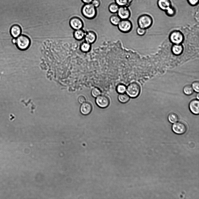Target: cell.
Masks as SVG:
<instances>
[{
    "label": "cell",
    "instance_id": "52a82bcc",
    "mask_svg": "<svg viewBox=\"0 0 199 199\" xmlns=\"http://www.w3.org/2000/svg\"><path fill=\"white\" fill-rule=\"evenodd\" d=\"M172 128L175 133L178 135L184 134L187 130L186 125L182 121L177 122L173 124Z\"/></svg>",
    "mask_w": 199,
    "mask_h": 199
},
{
    "label": "cell",
    "instance_id": "ffe728a7",
    "mask_svg": "<svg viewBox=\"0 0 199 199\" xmlns=\"http://www.w3.org/2000/svg\"><path fill=\"white\" fill-rule=\"evenodd\" d=\"M169 121L172 123H175L178 121L179 119L178 115L175 112L170 113L168 116Z\"/></svg>",
    "mask_w": 199,
    "mask_h": 199
},
{
    "label": "cell",
    "instance_id": "4316f807",
    "mask_svg": "<svg viewBox=\"0 0 199 199\" xmlns=\"http://www.w3.org/2000/svg\"><path fill=\"white\" fill-rule=\"evenodd\" d=\"M91 94L93 97L96 98L101 95V91L98 88L95 87L92 90Z\"/></svg>",
    "mask_w": 199,
    "mask_h": 199
},
{
    "label": "cell",
    "instance_id": "603a6c76",
    "mask_svg": "<svg viewBox=\"0 0 199 199\" xmlns=\"http://www.w3.org/2000/svg\"><path fill=\"white\" fill-rule=\"evenodd\" d=\"M183 91L186 95H190L193 93L194 90L191 85L188 84L184 87Z\"/></svg>",
    "mask_w": 199,
    "mask_h": 199
},
{
    "label": "cell",
    "instance_id": "e0dca14e",
    "mask_svg": "<svg viewBox=\"0 0 199 199\" xmlns=\"http://www.w3.org/2000/svg\"><path fill=\"white\" fill-rule=\"evenodd\" d=\"M86 32L82 29L75 30L73 33V36L75 39L80 41L84 39Z\"/></svg>",
    "mask_w": 199,
    "mask_h": 199
},
{
    "label": "cell",
    "instance_id": "f1b7e54d",
    "mask_svg": "<svg viewBox=\"0 0 199 199\" xmlns=\"http://www.w3.org/2000/svg\"><path fill=\"white\" fill-rule=\"evenodd\" d=\"M199 82L198 81H196L193 82L192 87L193 90L196 92L199 91Z\"/></svg>",
    "mask_w": 199,
    "mask_h": 199
},
{
    "label": "cell",
    "instance_id": "30bf717a",
    "mask_svg": "<svg viewBox=\"0 0 199 199\" xmlns=\"http://www.w3.org/2000/svg\"><path fill=\"white\" fill-rule=\"evenodd\" d=\"M95 102L97 105L102 108L107 107L110 104V101L108 98L103 95H100L97 97Z\"/></svg>",
    "mask_w": 199,
    "mask_h": 199
},
{
    "label": "cell",
    "instance_id": "6da1fadb",
    "mask_svg": "<svg viewBox=\"0 0 199 199\" xmlns=\"http://www.w3.org/2000/svg\"><path fill=\"white\" fill-rule=\"evenodd\" d=\"M31 44L30 38L27 36L21 34L15 38V44L17 48L21 51H24L27 49Z\"/></svg>",
    "mask_w": 199,
    "mask_h": 199
},
{
    "label": "cell",
    "instance_id": "83f0119b",
    "mask_svg": "<svg viewBox=\"0 0 199 199\" xmlns=\"http://www.w3.org/2000/svg\"><path fill=\"white\" fill-rule=\"evenodd\" d=\"M147 29L141 28L138 27L136 29L137 34L139 36H142L144 35L146 33Z\"/></svg>",
    "mask_w": 199,
    "mask_h": 199
},
{
    "label": "cell",
    "instance_id": "484cf974",
    "mask_svg": "<svg viewBox=\"0 0 199 199\" xmlns=\"http://www.w3.org/2000/svg\"><path fill=\"white\" fill-rule=\"evenodd\" d=\"M130 0H115V2L119 6H126L129 4Z\"/></svg>",
    "mask_w": 199,
    "mask_h": 199
},
{
    "label": "cell",
    "instance_id": "8fae6325",
    "mask_svg": "<svg viewBox=\"0 0 199 199\" xmlns=\"http://www.w3.org/2000/svg\"><path fill=\"white\" fill-rule=\"evenodd\" d=\"M189 109L193 114L198 115L199 114V101L197 99H193L190 102L189 105Z\"/></svg>",
    "mask_w": 199,
    "mask_h": 199
},
{
    "label": "cell",
    "instance_id": "cb8c5ba5",
    "mask_svg": "<svg viewBox=\"0 0 199 199\" xmlns=\"http://www.w3.org/2000/svg\"><path fill=\"white\" fill-rule=\"evenodd\" d=\"M164 12L166 15L168 16L172 17L175 15L176 10L174 7L172 6Z\"/></svg>",
    "mask_w": 199,
    "mask_h": 199
},
{
    "label": "cell",
    "instance_id": "7c38bea8",
    "mask_svg": "<svg viewBox=\"0 0 199 199\" xmlns=\"http://www.w3.org/2000/svg\"><path fill=\"white\" fill-rule=\"evenodd\" d=\"M10 32L11 36L13 38H16L21 34L22 28L18 24H13L10 29Z\"/></svg>",
    "mask_w": 199,
    "mask_h": 199
},
{
    "label": "cell",
    "instance_id": "8992f818",
    "mask_svg": "<svg viewBox=\"0 0 199 199\" xmlns=\"http://www.w3.org/2000/svg\"><path fill=\"white\" fill-rule=\"evenodd\" d=\"M117 27L120 31L126 33L132 30L133 24L128 19L121 20Z\"/></svg>",
    "mask_w": 199,
    "mask_h": 199
},
{
    "label": "cell",
    "instance_id": "d6986e66",
    "mask_svg": "<svg viewBox=\"0 0 199 199\" xmlns=\"http://www.w3.org/2000/svg\"><path fill=\"white\" fill-rule=\"evenodd\" d=\"M121 19L117 14H114L111 15L109 18L110 23L113 25L117 26Z\"/></svg>",
    "mask_w": 199,
    "mask_h": 199
},
{
    "label": "cell",
    "instance_id": "ac0fdd59",
    "mask_svg": "<svg viewBox=\"0 0 199 199\" xmlns=\"http://www.w3.org/2000/svg\"><path fill=\"white\" fill-rule=\"evenodd\" d=\"M91 44L84 41L80 45V49L82 52L86 53L89 52L91 50Z\"/></svg>",
    "mask_w": 199,
    "mask_h": 199
},
{
    "label": "cell",
    "instance_id": "836d02e7",
    "mask_svg": "<svg viewBox=\"0 0 199 199\" xmlns=\"http://www.w3.org/2000/svg\"><path fill=\"white\" fill-rule=\"evenodd\" d=\"M196 98H197V99H199V94H198H198H197V95H196Z\"/></svg>",
    "mask_w": 199,
    "mask_h": 199
},
{
    "label": "cell",
    "instance_id": "3957f363",
    "mask_svg": "<svg viewBox=\"0 0 199 199\" xmlns=\"http://www.w3.org/2000/svg\"><path fill=\"white\" fill-rule=\"evenodd\" d=\"M137 22L138 27L147 29L151 27L153 24V20L150 15L144 14L138 17Z\"/></svg>",
    "mask_w": 199,
    "mask_h": 199
},
{
    "label": "cell",
    "instance_id": "5b68a950",
    "mask_svg": "<svg viewBox=\"0 0 199 199\" xmlns=\"http://www.w3.org/2000/svg\"><path fill=\"white\" fill-rule=\"evenodd\" d=\"M140 91L141 88L139 84L136 82H133L128 85L126 91L130 97L135 98L139 95Z\"/></svg>",
    "mask_w": 199,
    "mask_h": 199
},
{
    "label": "cell",
    "instance_id": "7a4b0ae2",
    "mask_svg": "<svg viewBox=\"0 0 199 199\" xmlns=\"http://www.w3.org/2000/svg\"><path fill=\"white\" fill-rule=\"evenodd\" d=\"M83 16L88 19L94 18L97 15L96 8L91 3L84 4L81 10Z\"/></svg>",
    "mask_w": 199,
    "mask_h": 199
},
{
    "label": "cell",
    "instance_id": "9c48e42d",
    "mask_svg": "<svg viewBox=\"0 0 199 199\" xmlns=\"http://www.w3.org/2000/svg\"><path fill=\"white\" fill-rule=\"evenodd\" d=\"M117 13L121 20L128 19L131 15L130 11L126 6H119Z\"/></svg>",
    "mask_w": 199,
    "mask_h": 199
},
{
    "label": "cell",
    "instance_id": "5bb4252c",
    "mask_svg": "<svg viewBox=\"0 0 199 199\" xmlns=\"http://www.w3.org/2000/svg\"><path fill=\"white\" fill-rule=\"evenodd\" d=\"M157 4L158 8L164 11L172 6L170 0H157Z\"/></svg>",
    "mask_w": 199,
    "mask_h": 199
},
{
    "label": "cell",
    "instance_id": "4dcf8cb0",
    "mask_svg": "<svg viewBox=\"0 0 199 199\" xmlns=\"http://www.w3.org/2000/svg\"><path fill=\"white\" fill-rule=\"evenodd\" d=\"M91 3L96 8L100 6L101 2L100 0H93Z\"/></svg>",
    "mask_w": 199,
    "mask_h": 199
},
{
    "label": "cell",
    "instance_id": "f546056e",
    "mask_svg": "<svg viewBox=\"0 0 199 199\" xmlns=\"http://www.w3.org/2000/svg\"><path fill=\"white\" fill-rule=\"evenodd\" d=\"M189 4L192 6L197 5L199 3V0H187Z\"/></svg>",
    "mask_w": 199,
    "mask_h": 199
},
{
    "label": "cell",
    "instance_id": "9a60e30c",
    "mask_svg": "<svg viewBox=\"0 0 199 199\" xmlns=\"http://www.w3.org/2000/svg\"><path fill=\"white\" fill-rule=\"evenodd\" d=\"M184 50V46L182 44H172L171 48L172 53L176 56L181 55L183 52Z\"/></svg>",
    "mask_w": 199,
    "mask_h": 199
},
{
    "label": "cell",
    "instance_id": "7402d4cb",
    "mask_svg": "<svg viewBox=\"0 0 199 199\" xmlns=\"http://www.w3.org/2000/svg\"><path fill=\"white\" fill-rule=\"evenodd\" d=\"M119 101L122 103L128 102L130 99V97L127 94L124 93L119 94L118 97Z\"/></svg>",
    "mask_w": 199,
    "mask_h": 199
},
{
    "label": "cell",
    "instance_id": "2e32d148",
    "mask_svg": "<svg viewBox=\"0 0 199 199\" xmlns=\"http://www.w3.org/2000/svg\"><path fill=\"white\" fill-rule=\"evenodd\" d=\"M80 110L81 112L83 115H87L91 111L92 106L89 102H85L82 103Z\"/></svg>",
    "mask_w": 199,
    "mask_h": 199
},
{
    "label": "cell",
    "instance_id": "4fadbf2b",
    "mask_svg": "<svg viewBox=\"0 0 199 199\" xmlns=\"http://www.w3.org/2000/svg\"><path fill=\"white\" fill-rule=\"evenodd\" d=\"M97 38L96 33L93 31L90 30L86 32L84 39V41L91 44L96 41Z\"/></svg>",
    "mask_w": 199,
    "mask_h": 199
},
{
    "label": "cell",
    "instance_id": "ba28073f",
    "mask_svg": "<svg viewBox=\"0 0 199 199\" xmlns=\"http://www.w3.org/2000/svg\"><path fill=\"white\" fill-rule=\"evenodd\" d=\"M71 27L75 30L82 29L84 27V23L82 20L78 17L71 18L69 22Z\"/></svg>",
    "mask_w": 199,
    "mask_h": 199
},
{
    "label": "cell",
    "instance_id": "44dd1931",
    "mask_svg": "<svg viewBox=\"0 0 199 199\" xmlns=\"http://www.w3.org/2000/svg\"><path fill=\"white\" fill-rule=\"evenodd\" d=\"M119 6L115 2L111 3L108 6V9L111 13L115 14L117 13Z\"/></svg>",
    "mask_w": 199,
    "mask_h": 199
},
{
    "label": "cell",
    "instance_id": "d4e9b609",
    "mask_svg": "<svg viewBox=\"0 0 199 199\" xmlns=\"http://www.w3.org/2000/svg\"><path fill=\"white\" fill-rule=\"evenodd\" d=\"M126 87L123 84H118L116 88L117 92L119 94L124 93L126 91Z\"/></svg>",
    "mask_w": 199,
    "mask_h": 199
},
{
    "label": "cell",
    "instance_id": "1f68e13d",
    "mask_svg": "<svg viewBox=\"0 0 199 199\" xmlns=\"http://www.w3.org/2000/svg\"><path fill=\"white\" fill-rule=\"evenodd\" d=\"M78 101L80 103H82L86 101L85 97L82 96H80L78 98Z\"/></svg>",
    "mask_w": 199,
    "mask_h": 199
},
{
    "label": "cell",
    "instance_id": "277c9868",
    "mask_svg": "<svg viewBox=\"0 0 199 199\" xmlns=\"http://www.w3.org/2000/svg\"><path fill=\"white\" fill-rule=\"evenodd\" d=\"M168 38L172 44H182L184 40L183 34L179 30H174L170 33Z\"/></svg>",
    "mask_w": 199,
    "mask_h": 199
},
{
    "label": "cell",
    "instance_id": "d6a6232c",
    "mask_svg": "<svg viewBox=\"0 0 199 199\" xmlns=\"http://www.w3.org/2000/svg\"><path fill=\"white\" fill-rule=\"evenodd\" d=\"M93 0H81L82 2L84 4L91 3Z\"/></svg>",
    "mask_w": 199,
    "mask_h": 199
}]
</instances>
